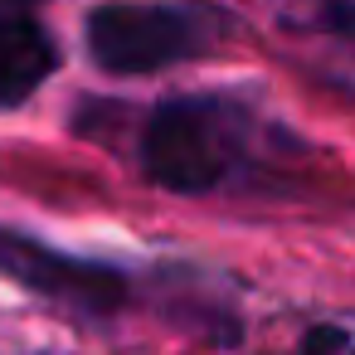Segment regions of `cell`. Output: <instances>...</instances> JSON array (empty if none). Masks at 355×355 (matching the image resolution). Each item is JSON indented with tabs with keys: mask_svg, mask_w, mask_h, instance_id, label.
Returning a JSON list of instances; mask_svg holds the SVG:
<instances>
[{
	"mask_svg": "<svg viewBox=\"0 0 355 355\" xmlns=\"http://www.w3.org/2000/svg\"><path fill=\"white\" fill-rule=\"evenodd\" d=\"M248 151V112L219 93H180L146 112L137 137L141 175L171 195L219 190Z\"/></svg>",
	"mask_w": 355,
	"mask_h": 355,
	"instance_id": "cell-1",
	"label": "cell"
},
{
	"mask_svg": "<svg viewBox=\"0 0 355 355\" xmlns=\"http://www.w3.org/2000/svg\"><path fill=\"white\" fill-rule=\"evenodd\" d=\"M83 44L93 69L112 78H146L195 59L209 44V30L195 10L151 6V0H103L83 20Z\"/></svg>",
	"mask_w": 355,
	"mask_h": 355,
	"instance_id": "cell-2",
	"label": "cell"
},
{
	"mask_svg": "<svg viewBox=\"0 0 355 355\" xmlns=\"http://www.w3.org/2000/svg\"><path fill=\"white\" fill-rule=\"evenodd\" d=\"M0 272H10L20 287L40 292L54 306H73L83 316H112L127 302V277L103 263H83L69 253H54L25 234L0 229Z\"/></svg>",
	"mask_w": 355,
	"mask_h": 355,
	"instance_id": "cell-3",
	"label": "cell"
},
{
	"mask_svg": "<svg viewBox=\"0 0 355 355\" xmlns=\"http://www.w3.org/2000/svg\"><path fill=\"white\" fill-rule=\"evenodd\" d=\"M59 69V40L30 10H0V112L30 103Z\"/></svg>",
	"mask_w": 355,
	"mask_h": 355,
	"instance_id": "cell-4",
	"label": "cell"
},
{
	"mask_svg": "<svg viewBox=\"0 0 355 355\" xmlns=\"http://www.w3.org/2000/svg\"><path fill=\"white\" fill-rule=\"evenodd\" d=\"M345 350V331L340 326H316V331H306L302 340H297V350H287V355H340Z\"/></svg>",
	"mask_w": 355,
	"mask_h": 355,
	"instance_id": "cell-5",
	"label": "cell"
},
{
	"mask_svg": "<svg viewBox=\"0 0 355 355\" xmlns=\"http://www.w3.org/2000/svg\"><path fill=\"white\" fill-rule=\"evenodd\" d=\"M321 20L331 35L355 40V0H321Z\"/></svg>",
	"mask_w": 355,
	"mask_h": 355,
	"instance_id": "cell-6",
	"label": "cell"
}]
</instances>
